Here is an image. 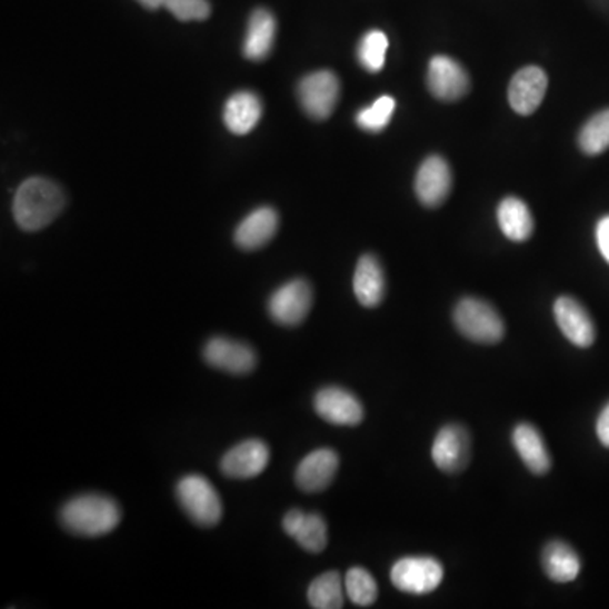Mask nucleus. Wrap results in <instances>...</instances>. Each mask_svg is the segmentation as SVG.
Masks as SVG:
<instances>
[{"label": "nucleus", "instance_id": "1", "mask_svg": "<svg viewBox=\"0 0 609 609\" xmlns=\"http://www.w3.org/2000/svg\"><path fill=\"white\" fill-rule=\"evenodd\" d=\"M64 207L63 190L48 178H28L14 196L12 213L16 222L28 232L50 226Z\"/></svg>", "mask_w": 609, "mask_h": 609}, {"label": "nucleus", "instance_id": "2", "mask_svg": "<svg viewBox=\"0 0 609 609\" xmlns=\"http://www.w3.org/2000/svg\"><path fill=\"white\" fill-rule=\"evenodd\" d=\"M61 523L71 533L82 537H102L118 528L121 510L112 498L102 495H82L61 508Z\"/></svg>", "mask_w": 609, "mask_h": 609}, {"label": "nucleus", "instance_id": "3", "mask_svg": "<svg viewBox=\"0 0 609 609\" xmlns=\"http://www.w3.org/2000/svg\"><path fill=\"white\" fill-rule=\"evenodd\" d=\"M453 323L466 339L492 346L505 337V322L498 310L481 298H462L453 309Z\"/></svg>", "mask_w": 609, "mask_h": 609}, {"label": "nucleus", "instance_id": "4", "mask_svg": "<svg viewBox=\"0 0 609 609\" xmlns=\"http://www.w3.org/2000/svg\"><path fill=\"white\" fill-rule=\"evenodd\" d=\"M177 498L184 513L200 527H216L222 518V501L209 479L184 476L177 486Z\"/></svg>", "mask_w": 609, "mask_h": 609}, {"label": "nucleus", "instance_id": "5", "mask_svg": "<svg viewBox=\"0 0 609 609\" xmlns=\"http://www.w3.org/2000/svg\"><path fill=\"white\" fill-rule=\"evenodd\" d=\"M443 581V566L433 557H403L391 567L395 588L408 595H429Z\"/></svg>", "mask_w": 609, "mask_h": 609}, {"label": "nucleus", "instance_id": "6", "mask_svg": "<svg viewBox=\"0 0 609 609\" xmlns=\"http://www.w3.org/2000/svg\"><path fill=\"white\" fill-rule=\"evenodd\" d=\"M339 79L329 70L313 71L298 83L301 109L316 121L330 118L339 100Z\"/></svg>", "mask_w": 609, "mask_h": 609}, {"label": "nucleus", "instance_id": "7", "mask_svg": "<svg viewBox=\"0 0 609 609\" xmlns=\"http://www.w3.org/2000/svg\"><path fill=\"white\" fill-rule=\"evenodd\" d=\"M313 303V291L309 281L293 280L278 288L268 301V312L274 322L284 327L300 326Z\"/></svg>", "mask_w": 609, "mask_h": 609}, {"label": "nucleus", "instance_id": "8", "mask_svg": "<svg viewBox=\"0 0 609 609\" xmlns=\"http://www.w3.org/2000/svg\"><path fill=\"white\" fill-rule=\"evenodd\" d=\"M433 465L440 471L461 472L471 461V436L457 423L442 427L432 443Z\"/></svg>", "mask_w": 609, "mask_h": 609}, {"label": "nucleus", "instance_id": "9", "mask_svg": "<svg viewBox=\"0 0 609 609\" xmlns=\"http://www.w3.org/2000/svg\"><path fill=\"white\" fill-rule=\"evenodd\" d=\"M427 86L436 99L456 102L468 96L471 79L459 61L449 57H433L427 73Z\"/></svg>", "mask_w": 609, "mask_h": 609}, {"label": "nucleus", "instance_id": "10", "mask_svg": "<svg viewBox=\"0 0 609 609\" xmlns=\"http://www.w3.org/2000/svg\"><path fill=\"white\" fill-rule=\"evenodd\" d=\"M317 415L339 427H355L365 420V408L358 397L345 388L327 387L313 400Z\"/></svg>", "mask_w": 609, "mask_h": 609}, {"label": "nucleus", "instance_id": "11", "mask_svg": "<svg viewBox=\"0 0 609 609\" xmlns=\"http://www.w3.org/2000/svg\"><path fill=\"white\" fill-rule=\"evenodd\" d=\"M203 359L212 368L231 372V375H248L258 362L251 346L239 340L227 339V337L210 339L203 348Z\"/></svg>", "mask_w": 609, "mask_h": 609}, {"label": "nucleus", "instance_id": "12", "mask_svg": "<svg viewBox=\"0 0 609 609\" xmlns=\"http://www.w3.org/2000/svg\"><path fill=\"white\" fill-rule=\"evenodd\" d=\"M553 317L560 332L578 348H591L596 340V326L581 301L572 297L557 298Z\"/></svg>", "mask_w": 609, "mask_h": 609}, {"label": "nucleus", "instance_id": "13", "mask_svg": "<svg viewBox=\"0 0 609 609\" xmlns=\"http://www.w3.org/2000/svg\"><path fill=\"white\" fill-rule=\"evenodd\" d=\"M270 462V449L262 440L251 439L232 447L220 462V471L231 479H251Z\"/></svg>", "mask_w": 609, "mask_h": 609}, {"label": "nucleus", "instance_id": "14", "mask_svg": "<svg viewBox=\"0 0 609 609\" xmlns=\"http://www.w3.org/2000/svg\"><path fill=\"white\" fill-rule=\"evenodd\" d=\"M547 87H549V79L542 68H521L508 87L511 109L520 116H530L536 112L546 97Z\"/></svg>", "mask_w": 609, "mask_h": 609}, {"label": "nucleus", "instance_id": "15", "mask_svg": "<svg viewBox=\"0 0 609 609\" xmlns=\"http://www.w3.org/2000/svg\"><path fill=\"white\" fill-rule=\"evenodd\" d=\"M452 190V171L443 158L430 157L423 161L415 180L418 200L430 209L442 206Z\"/></svg>", "mask_w": 609, "mask_h": 609}, {"label": "nucleus", "instance_id": "16", "mask_svg": "<svg viewBox=\"0 0 609 609\" xmlns=\"http://www.w3.org/2000/svg\"><path fill=\"white\" fill-rule=\"evenodd\" d=\"M339 469V456L332 449H317L303 457L294 472V482L304 492H320L332 485Z\"/></svg>", "mask_w": 609, "mask_h": 609}, {"label": "nucleus", "instance_id": "17", "mask_svg": "<svg viewBox=\"0 0 609 609\" xmlns=\"http://www.w3.org/2000/svg\"><path fill=\"white\" fill-rule=\"evenodd\" d=\"M283 530L307 552H323L329 540L326 520L319 513L290 510L284 515Z\"/></svg>", "mask_w": 609, "mask_h": 609}, {"label": "nucleus", "instance_id": "18", "mask_svg": "<svg viewBox=\"0 0 609 609\" xmlns=\"http://www.w3.org/2000/svg\"><path fill=\"white\" fill-rule=\"evenodd\" d=\"M278 227L280 217L277 210L271 207H259L239 223L234 236L236 244L244 251H256L274 238Z\"/></svg>", "mask_w": 609, "mask_h": 609}, {"label": "nucleus", "instance_id": "19", "mask_svg": "<svg viewBox=\"0 0 609 609\" xmlns=\"http://www.w3.org/2000/svg\"><path fill=\"white\" fill-rule=\"evenodd\" d=\"M355 294L366 309H375L387 294V278L383 266L372 254H365L358 261L355 273Z\"/></svg>", "mask_w": 609, "mask_h": 609}, {"label": "nucleus", "instance_id": "20", "mask_svg": "<svg viewBox=\"0 0 609 609\" xmlns=\"http://www.w3.org/2000/svg\"><path fill=\"white\" fill-rule=\"evenodd\" d=\"M511 440H513L515 450L527 466L528 471L537 476L547 475L550 471L552 457H550L542 433L537 427L530 426V423H520L515 427Z\"/></svg>", "mask_w": 609, "mask_h": 609}, {"label": "nucleus", "instance_id": "21", "mask_svg": "<svg viewBox=\"0 0 609 609\" xmlns=\"http://www.w3.org/2000/svg\"><path fill=\"white\" fill-rule=\"evenodd\" d=\"M277 40V19L268 9H256L249 18L244 40V57L261 61L268 58Z\"/></svg>", "mask_w": 609, "mask_h": 609}, {"label": "nucleus", "instance_id": "22", "mask_svg": "<svg viewBox=\"0 0 609 609\" xmlns=\"http://www.w3.org/2000/svg\"><path fill=\"white\" fill-rule=\"evenodd\" d=\"M542 566L550 581L566 585L578 579L581 572V557L569 543L552 540L543 549Z\"/></svg>", "mask_w": 609, "mask_h": 609}, {"label": "nucleus", "instance_id": "23", "mask_svg": "<svg viewBox=\"0 0 609 609\" xmlns=\"http://www.w3.org/2000/svg\"><path fill=\"white\" fill-rule=\"evenodd\" d=\"M262 116V103L252 92H238L223 107L227 129L238 136L248 134L258 126Z\"/></svg>", "mask_w": 609, "mask_h": 609}, {"label": "nucleus", "instance_id": "24", "mask_svg": "<svg viewBox=\"0 0 609 609\" xmlns=\"http://www.w3.org/2000/svg\"><path fill=\"white\" fill-rule=\"evenodd\" d=\"M498 223L503 234L515 242L528 241L536 229L533 216L527 203L515 197H508L498 207Z\"/></svg>", "mask_w": 609, "mask_h": 609}, {"label": "nucleus", "instance_id": "25", "mask_svg": "<svg viewBox=\"0 0 609 609\" xmlns=\"http://www.w3.org/2000/svg\"><path fill=\"white\" fill-rule=\"evenodd\" d=\"M346 586L342 576L336 570L313 579L310 585L309 602L316 609H340L345 606Z\"/></svg>", "mask_w": 609, "mask_h": 609}, {"label": "nucleus", "instance_id": "26", "mask_svg": "<svg viewBox=\"0 0 609 609\" xmlns=\"http://www.w3.org/2000/svg\"><path fill=\"white\" fill-rule=\"evenodd\" d=\"M579 148L589 154L598 157L609 148V109L595 113L579 132Z\"/></svg>", "mask_w": 609, "mask_h": 609}, {"label": "nucleus", "instance_id": "27", "mask_svg": "<svg viewBox=\"0 0 609 609\" xmlns=\"http://www.w3.org/2000/svg\"><path fill=\"white\" fill-rule=\"evenodd\" d=\"M388 38L383 31L372 29L362 36L358 48V60L365 70L369 73H378L383 70L385 60H387Z\"/></svg>", "mask_w": 609, "mask_h": 609}, {"label": "nucleus", "instance_id": "28", "mask_svg": "<svg viewBox=\"0 0 609 609\" xmlns=\"http://www.w3.org/2000/svg\"><path fill=\"white\" fill-rule=\"evenodd\" d=\"M346 595L356 606L368 608L378 599V585L368 570L352 567L345 579Z\"/></svg>", "mask_w": 609, "mask_h": 609}, {"label": "nucleus", "instance_id": "29", "mask_svg": "<svg viewBox=\"0 0 609 609\" xmlns=\"http://www.w3.org/2000/svg\"><path fill=\"white\" fill-rule=\"evenodd\" d=\"M395 106L397 103H395L393 97H379L372 106L366 107L356 116V122L365 131H383L393 118Z\"/></svg>", "mask_w": 609, "mask_h": 609}, {"label": "nucleus", "instance_id": "30", "mask_svg": "<svg viewBox=\"0 0 609 609\" xmlns=\"http://www.w3.org/2000/svg\"><path fill=\"white\" fill-rule=\"evenodd\" d=\"M163 8L184 22L206 21L212 11L209 0H163Z\"/></svg>", "mask_w": 609, "mask_h": 609}, {"label": "nucleus", "instance_id": "31", "mask_svg": "<svg viewBox=\"0 0 609 609\" xmlns=\"http://www.w3.org/2000/svg\"><path fill=\"white\" fill-rule=\"evenodd\" d=\"M596 241H598L599 252L602 258L609 262V216L602 217L596 227Z\"/></svg>", "mask_w": 609, "mask_h": 609}, {"label": "nucleus", "instance_id": "32", "mask_svg": "<svg viewBox=\"0 0 609 609\" xmlns=\"http://www.w3.org/2000/svg\"><path fill=\"white\" fill-rule=\"evenodd\" d=\"M596 433H598L599 442L609 449V403L599 413L598 422H596Z\"/></svg>", "mask_w": 609, "mask_h": 609}, {"label": "nucleus", "instance_id": "33", "mask_svg": "<svg viewBox=\"0 0 609 609\" xmlns=\"http://www.w3.org/2000/svg\"><path fill=\"white\" fill-rule=\"evenodd\" d=\"M138 2L144 8L152 9V11L163 8V0H138Z\"/></svg>", "mask_w": 609, "mask_h": 609}]
</instances>
